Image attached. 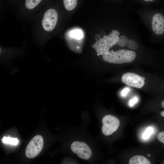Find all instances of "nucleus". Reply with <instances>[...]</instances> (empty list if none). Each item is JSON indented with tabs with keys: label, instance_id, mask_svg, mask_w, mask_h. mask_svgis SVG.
I'll return each mask as SVG.
<instances>
[{
	"label": "nucleus",
	"instance_id": "nucleus-12",
	"mask_svg": "<svg viewBox=\"0 0 164 164\" xmlns=\"http://www.w3.org/2000/svg\"><path fill=\"white\" fill-rule=\"evenodd\" d=\"M2 142L6 144H10L16 145L19 143L18 139L16 138H11L10 137H4L2 139Z\"/></svg>",
	"mask_w": 164,
	"mask_h": 164
},
{
	"label": "nucleus",
	"instance_id": "nucleus-22",
	"mask_svg": "<svg viewBox=\"0 0 164 164\" xmlns=\"http://www.w3.org/2000/svg\"><path fill=\"white\" fill-rule=\"evenodd\" d=\"M160 114L162 116L164 117V111H162Z\"/></svg>",
	"mask_w": 164,
	"mask_h": 164
},
{
	"label": "nucleus",
	"instance_id": "nucleus-6",
	"mask_svg": "<svg viewBox=\"0 0 164 164\" xmlns=\"http://www.w3.org/2000/svg\"><path fill=\"white\" fill-rule=\"evenodd\" d=\"M58 19V15L54 9H50L45 13L42 21V25L44 29L50 31L55 28Z\"/></svg>",
	"mask_w": 164,
	"mask_h": 164
},
{
	"label": "nucleus",
	"instance_id": "nucleus-2",
	"mask_svg": "<svg viewBox=\"0 0 164 164\" xmlns=\"http://www.w3.org/2000/svg\"><path fill=\"white\" fill-rule=\"evenodd\" d=\"M136 56L133 51L121 50L116 51L112 50L103 55V60L108 63L114 64L129 63L134 60Z\"/></svg>",
	"mask_w": 164,
	"mask_h": 164
},
{
	"label": "nucleus",
	"instance_id": "nucleus-17",
	"mask_svg": "<svg viewBox=\"0 0 164 164\" xmlns=\"http://www.w3.org/2000/svg\"><path fill=\"white\" fill-rule=\"evenodd\" d=\"M157 138L160 142L164 144V131L159 133L157 135Z\"/></svg>",
	"mask_w": 164,
	"mask_h": 164
},
{
	"label": "nucleus",
	"instance_id": "nucleus-5",
	"mask_svg": "<svg viewBox=\"0 0 164 164\" xmlns=\"http://www.w3.org/2000/svg\"><path fill=\"white\" fill-rule=\"evenodd\" d=\"M70 148L72 151L81 159L87 160L91 156L92 151L91 149L84 142H73L71 145Z\"/></svg>",
	"mask_w": 164,
	"mask_h": 164
},
{
	"label": "nucleus",
	"instance_id": "nucleus-20",
	"mask_svg": "<svg viewBox=\"0 0 164 164\" xmlns=\"http://www.w3.org/2000/svg\"><path fill=\"white\" fill-rule=\"evenodd\" d=\"M141 0L142 2H144L145 3H150L152 2L153 1L155 0Z\"/></svg>",
	"mask_w": 164,
	"mask_h": 164
},
{
	"label": "nucleus",
	"instance_id": "nucleus-3",
	"mask_svg": "<svg viewBox=\"0 0 164 164\" xmlns=\"http://www.w3.org/2000/svg\"><path fill=\"white\" fill-rule=\"evenodd\" d=\"M43 145V140L39 135L35 136L30 141L25 151L26 156L29 158H34L41 152Z\"/></svg>",
	"mask_w": 164,
	"mask_h": 164
},
{
	"label": "nucleus",
	"instance_id": "nucleus-21",
	"mask_svg": "<svg viewBox=\"0 0 164 164\" xmlns=\"http://www.w3.org/2000/svg\"><path fill=\"white\" fill-rule=\"evenodd\" d=\"M161 106L163 108H164V100L162 101L161 103Z\"/></svg>",
	"mask_w": 164,
	"mask_h": 164
},
{
	"label": "nucleus",
	"instance_id": "nucleus-10",
	"mask_svg": "<svg viewBox=\"0 0 164 164\" xmlns=\"http://www.w3.org/2000/svg\"><path fill=\"white\" fill-rule=\"evenodd\" d=\"M63 2L64 7L68 11L73 10L77 4V0H63Z\"/></svg>",
	"mask_w": 164,
	"mask_h": 164
},
{
	"label": "nucleus",
	"instance_id": "nucleus-9",
	"mask_svg": "<svg viewBox=\"0 0 164 164\" xmlns=\"http://www.w3.org/2000/svg\"><path fill=\"white\" fill-rule=\"evenodd\" d=\"M151 162L145 157L140 155H135L130 159L129 164H150Z\"/></svg>",
	"mask_w": 164,
	"mask_h": 164
},
{
	"label": "nucleus",
	"instance_id": "nucleus-15",
	"mask_svg": "<svg viewBox=\"0 0 164 164\" xmlns=\"http://www.w3.org/2000/svg\"><path fill=\"white\" fill-rule=\"evenodd\" d=\"M153 129L152 127H148L142 134V137L144 139H148L153 132Z\"/></svg>",
	"mask_w": 164,
	"mask_h": 164
},
{
	"label": "nucleus",
	"instance_id": "nucleus-19",
	"mask_svg": "<svg viewBox=\"0 0 164 164\" xmlns=\"http://www.w3.org/2000/svg\"><path fill=\"white\" fill-rule=\"evenodd\" d=\"M129 89L128 88H125L121 91V94L123 96H125L129 91Z\"/></svg>",
	"mask_w": 164,
	"mask_h": 164
},
{
	"label": "nucleus",
	"instance_id": "nucleus-8",
	"mask_svg": "<svg viewBox=\"0 0 164 164\" xmlns=\"http://www.w3.org/2000/svg\"><path fill=\"white\" fill-rule=\"evenodd\" d=\"M152 29L154 33L157 35H161L164 32V16L157 13L155 14L152 22Z\"/></svg>",
	"mask_w": 164,
	"mask_h": 164
},
{
	"label": "nucleus",
	"instance_id": "nucleus-16",
	"mask_svg": "<svg viewBox=\"0 0 164 164\" xmlns=\"http://www.w3.org/2000/svg\"><path fill=\"white\" fill-rule=\"evenodd\" d=\"M128 40V38L126 36L122 35L119 37L117 43L119 46L123 47L126 45Z\"/></svg>",
	"mask_w": 164,
	"mask_h": 164
},
{
	"label": "nucleus",
	"instance_id": "nucleus-13",
	"mask_svg": "<svg viewBox=\"0 0 164 164\" xmlns=\"http://www.w3.org/2000/svg\"><path fill=\"white\" fill-rule=\"evenodd\" d=\"M70 36L73 38L79 40L83 37V33L81 30L76 29L72 31L70 33Z\"/></svg>",
	"mask_w": 164,
	"mask_h": 164
},
{
	"label": "nucleus",
	"instance_id": "nucleus-18",
	"mask_svg": "<svg viewBox=\"0 0 164 164\" xmlns=\"http://www.w3.org/2000/svg\"><path fill=\"white\" fill-rule=\"evenodd\" d=\"M138 101V98L136 97H135L134 98L131 99L129 102V105L130 106H132Z\"/></svg>",
	"mask_w": 164,
	"mask_h": 164
},
{
	"label": "nucleus",
	"instance_id": "nucleus-4",
	"mask_svg": "<svg viewBox=\"0 0 164 164\" xmlns=\"http://www.w3.org/2000/svg\"><path fill=\"white\" fill-rule=\"evenodd\" d=\"M103 125L102 132L105 135H109L115 132L118 129L120 121L116 117L111 115H107L102 119Z\"/></svg>",
	"mask_w": 164,
	"mask_h": 164
},
{
	"label": "nucleus",
	"instance_id": "nucleus-14",
	"mask_svg": "<svg viewBox=\"0 0 164 164\" xmlns=\"http://www.w3.org/2000/svg\"><path fill=\"white\" fill-rule=\"evenodd\" d=\"M126 45L129 49L133 50L137 49L138 47L137 43L134 40L131 39L128 40Z\"/></svg>",
	"mask_w": 164,
	"mask_h": 164
},
{
	"label": "nucleus",
	"instance_id": "nucleus-1",
	"mask_svg": "<svg viewBox=\"0 0 164 164\" xmlns=\"http://www.w3.org/2000/svg\"><path fill=\"white\" fill-rule=\"evenodd\" d=\"M119 32L112 30L109 35L104 36L92 46L99 55H103L109 52L110 48L118 43Z\"/></svg>",
	"mask_w": 164,
	"mask_h": 164
},
{
	"label": "nucleus",
	"instance_id": "nucleus-11",
	"mask_svg": "<svg viewBox=\"0 0 164 164\" xmlns=\"http://www.w3.org/2000/svg\"><path fill=\"white\" fill-rule=\"evenodd\" d=\"M42 0H26L25 5L26 8L32 9L38 5Z\"/></svg>",
	"mask_w": 164,
	"mask_h": 164
},
{
	"label": "nucleus",
	"instance_id": "nucleus-7",
	"mask_svg": "<svg viewBox=\"0 0 164 164\" xmlns=\"http://www.w3.org/2000/svg\"><path fill=\"white\" fill-rule=\"evenodd\" d=\"M145 79L144 77L132 73H126L121 77V80L125 84L138 88L144 86Z\"/></svg>",
	"mask_w": 164,
	"mask_h": 164
}]
</instances>
